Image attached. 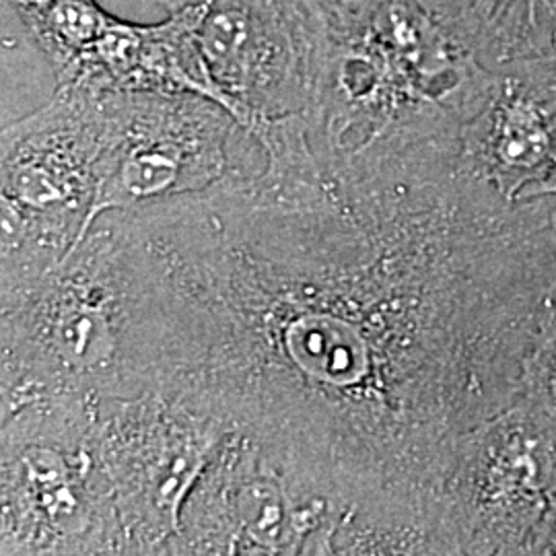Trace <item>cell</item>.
<instances>
[{"instance_id":"obj_3","label":"cell","mask_w":556,"mask_h":556,"mask_svg":"<svg viewBox=\"0 0 556 556\" xmlns=\"http://www.w3.org/2000/svg\"><path fill=\"white\" fill-rule=\"evenodd\" d=\"M0 415L54 397L139 396L118 233L101 215L54 268L0 291Z\"/></svg>"},{"instance_id":"obj_7","label":"cell","mask_w":556,"mask_h":556,"mask_svg":"<svg viewBox=\"0 0 556 556\" xmlns=\"http://www.w3.org/2000/svg\"><path fill=\"white\" fill-rule=\"evenodd\" d=\"M556 495V425L517 397L475 429L439 493L435 555H528Z\"/></svg>"},{"instance_id":"obj_2","label":"cell","mask_w":556,"mask_h":556,"mask_svg":"<svg viewBox=\"0 0 556 556\" xmlns=\"http://www.w3.org/2000/svg\"><path fill=\"white\" fill-rule=\"evenodd\" d=\"M305 62L303 118L321 161L459 139L495 66L443 0H287Z\"/></svg>"},{"instance_id":"obj_10","label":"cell","mask_w":556,"mask_h":556,"mask_svg":"<svg viewBox=\"0 0 556 556\" xmlns=\"http://www.w3.org/2000/svg\"><path fill=\"white\" fill-rule=\"evenodd\" d=\"M197 40L225 108L243 128L303 112L305 62L287 0H197Z\"/></svg>"},{"instance_id":"obj_13","label":"cell","mask_w":556,"mask_h":556,"mask_svg":"<svg viewBox=\"0 0 556 556\" xmlns=\"http://www.w3.org/2000/svg\"><path fill=\"white\" fill-rule=\"evenodd\" d=\"M491 66L556 54V0H443Z\"/></svg>"},{"instance_id":"obj_17","label":"cell","mask_w":556,"mask_h":556,"mask_svg":"<svg viewBox=\"0 0 556 556\" xmlns=\"http://www.w3.org/2000/svg\"><path fill=\"white\" fill-rule=\"evenodd\" d=\"M160 2L167 11H174V9H179V7L190 4V2H197V0H160Z\"/></svg>"},{"instance_id":"obj_18","label":"cell","mask_w":556,"mask_h":556,"mask_svg":"<svg viewBox=\"0 0 556 556\" xmlns=\"http://www.w3.org/2000/svg\"><path fill=\"white\" fill-rule=\"evenodd\" d=\"M555 199V197H553ZM553 219H555V227H556V199H555V215H553Z\"/></svg>"},{"instance_id":"obj_16","label":"cell","mask_w":556,"mask_h":556,"mask_svg":"<svg viewBox=\"0 0 556 556\" xmlns=\"http://www.w3.org/2000/svg\"><path fill=\"white\" fill-rule=\"evenodd\" d=\"M544 197H555L556 199V169L555 174L551 176V178L546 179V181H542L540 186H538L536 190L528 197L526 200L532 199H544Z\"/></svg>"},{"instance_id":"obj_14","label":"cell","mask_w":556,"mask_h":556,"mask_svg":"<svg viewBox=\"0 0 556 556\" xmlns=\"http://www.w3.org/2000/svg\"><path fill=\"white\" fill-rule=\"evenodd\" d=\"M517 397L532 404L556 425V287L526 358Z\"/></svg>"},{"instance_id":"obj_15","label":"cell","mask_w":556,"mask_h":556,"mask_svg":"<svg viewBox=\"0 0 556 556\" xmlns=\"http://www.w3.org/2000/svg\"><path fill=\"white\" fill-rule=\"evenodd\" d=\"M528 555H556V495L538 523Z\"/></svg>"},{"instance_id":"obj_12","label":"cell","mask_w":556,"mask_h":556,"mask_svg":"<svg viewBox=\"0 0 556 556\" xmlns=\"http://www.w3.org/2000/svg\"><path fill=\"white\" fill-rule=\"evenodd\" d=\"M41 56L56 75V87H83L116 40L124 20L98 0H9Z\"/></svg>"},{"instance_id":"obj_1","label":"cell","mask_w":556,"mask_h":556,"mask_svg":"<svg viewBox=\"0 0 556 556\" xmlns=\"http://www.w3.org/2000/svg\"><path fill=\"white\" fill-rule=\"evenodd\" d=\"M250 132L256 167L110 213L132 383L328 498L334 555H435L443 482L555 291V199H503L459 139L332 165L301 112Z\"/></svg>"},{"instance_id":"obj_11","label":"cell","mask_w":556,"mask_h":556,"mask_svg":"<svg viewBox=\"0 0 556 556\" xmlns=\"http://www.w3.org/2000/svg\"><path fill=\"white\" fill-rule=\"evenodd\" d=\"M464 172L521 202L556 169V54L501 62L459 132Z\"/></svg>"},{"instance_id":"obj_4","label":"cell","mask_w":556,"mask_h":556,"mask_svg":"<svg viewBox=\"0 0 556 556\" xmlns=\"http://www.w3.org/2000/svg\"><path fill=\"white\" fill-rule=\"evenodd\" d=\"M105 91L56 87L0 140V291L41 277L96 225Z\"/></svg>"},{"instance_id":"obj_8","label":"cell","mask_w":556,"mask_h":556,"mask_svg":"<svg viewBox=\"0 0 556 556\" xmlns=\"http://www.w3.org/2000/svg\"><path fill=\"white\" fill-rule=\"evenodd\" d=\"M248 130L190 91H105L96 217L204 192L238 169Z\"/></svg>"},{"instance_id":"obj_6","label":"cell","mask_w":556,"mask_h":556,"mask_svg":"<svg viewBox=\"0 0 556 556\" xmlns=\"http://www.w3.org/2000/svg\"><path fill=\"white\" fill-rule=\"evenodd\" d=\"M229 431L219 418L153 390L101 397L96 438L122 555H169L186 501Z\"/></svg>"},{"instance_id":"obj_9","label":"cell","mask_w":556,"mask_h":556,"mask_svg":"<svg viewBox=\"0 0 556 556\" xmlns=\"http://www.w3.org/2000/svg\"><path fill=\"white\" fill-rule=\"evenodd\" d=\"M340 521L328 498L229 431L186 501L169 555H334Z\"/></svg>"},{"instance_id":"obj_5","label":"cell","mask_w":556,"mask_h":556,"mask_svg":"<svg viewBox=\"0 0 556 556\" xmlns=\"http://www.w3.org/2000/svg\"><path fill=\"white\" fill-rule=\"evenodd\" d=\"M100 400H40L2 417V555H122L96 438Z\"/></svg>"}]
</instances>
